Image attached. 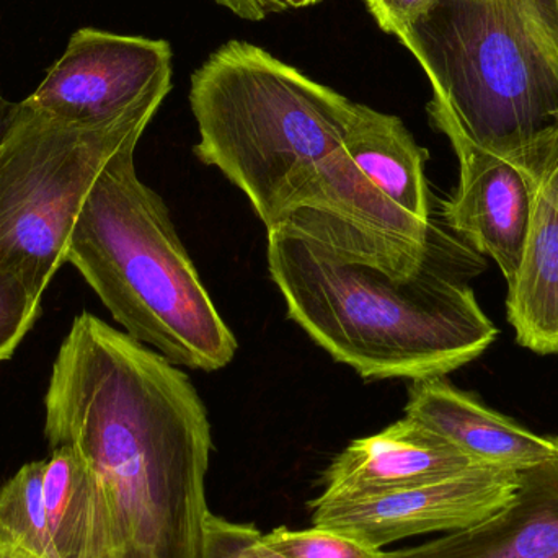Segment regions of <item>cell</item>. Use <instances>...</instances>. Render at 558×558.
<instances>
[{
	"mask_svg": "<svg viewBox=\"0 0 558 558\" xmlns=\"http://www.w3.org/2000/svg\"><path fill=\"white\" fill-rule=\"evenodd\" d=\"M268 268L289 317L366 380L448 376L498 337L472 289L429 257L413 277L396 278L275 228Z\"/></svg>",
	"mask_w": 558,
	"mask_h": 558,
	"instance_id": "obj_1",
	"label": "cell"
},
{
	"mask_svg": "<svg viewBox=\"0 0 558 558\" xmlns=\"http://www.w3.org/2000/svg\"><path fill=\"white\" fill-rule=\"evenodd\" d=\"M397 39L428 75L446 136L505 156L558 140V0H438Z\"/></svg>",
	"mask_w": 558,
	"mask_h": 558,
	"instance_id": "obj_2",
	"label": "cell"
},
{
	"mask_svg": "<svg viewBox=\"0 0 558 558\" xmlns=\"http://www.w3.org/2000/svg\"><path fill=\"white\" fill-rule=\"evenodd\" d=\"M137 146L101 170L71 238V264L124 333L175 366L222 369L238 340L209 298L163 199L141 182Z\"/></svg>",
	"mask_w": 558,
	"mask_h": 558,
	"instance_id": "obj_3",
	"label": "cell"
},
{
	"mask_svg": "<svg viewBox=\"0 0 558 558\" xmlns=\"http://www.w3.org/2000/svg\"><path fill=\"white\" fill-rule=\"evenodd\" d=\"M190 105L196 157L247 196L267 231L298 211L360 108L244 41L221 46L193 74Z\"/></svg>",
	"mask_w": 558,
	"mask_h": 558,
	"instance_id": "obj_4",
	"label": "cell"
},
{
	"mask_svg": "<svg viewBox=\"0 0 558 558\" xmlns=\"http://www.w3.org/2000/svg\"><path fill=\"white\" fill-rule=\"evenodd\" d=\"M166 98L100 124L56 120L0 90V277L41 299L101 170L137 146Z\"/></svg>",
	"mask_w": 558,
	"mask_h": 558,
	"instance_id": "obj_5",
	"label": "cell"
},
{
	"mask_svg": "<svg viewBox=\"0 0 558 558\" xmlns=\"http://www.w3.org/2000/svg\"><path fill=\"white\" fill-rule=\"evenodd\" d=\"M426 160L400 118L360 104L315 185L312 231L335 251L387 270L422 267L432 248Z\"/></svg>",
	"mask_w": 558,
	"mask_h": 558,
	"instance_id": "obj_6",
	"label": "cell"
},
{
	"mask_svg": "<svg viewBox=\"0 0 558 558\" xmlns=\"http://www.w3.org/2000/svg\"><path fill=\"white\" fill-rule=\"evenodd\" d=\"M169 43L81 28L46 72L29 107L71 124L114 120L172 90Z\"/></svg>",
	"mask_w": 558,
	"mask_h": 558,
	"instance_id": "obj_7",
	"label": "cell"
},
{
	"mask_svg": "<svg viewBox=\"0 0 558 558\" xmlns=\"http://www.w3.org/2000/svg\"><path fill=\"white\" fill-rule=\"evenodd\" d=\"M517 488L518 472L475 465L415 487L351 497L320 495L308 507L312 526L383 550L407 537L451 533L487 520L513 500Z\"/></svg>",
	"mask_w": 558,
	"mask_h": 558,
	"instance_id": "obj_8",
	"label": "cell"
},
{
	"mask_svg": "<svg viewBox=\"0 0 558 558\" xmlns=\"http://www.w3.org/2000/svg\"><path fill=\"white\" fill-rule=\"evenodd\" d=\"M446 137L459 159V185L442 211L446 225L478 254L494 258L511 284L530 234L537 163L553 144L537 153L505 156L456 134Z\"/></svg>",
	"mask_w": 558,
	"mask_h": 558,
	"instance_id": "obj_9",
	"label": "cell"
},
{
	"mask_svg": "<svg viewBox=\"0 0 558 558\" xmlns=\"http://www.w3.org/2000/svg\"><path fill=\"white\" fill-rule=\"evenodd\" d=\"M405 416L488 468L521 472L558 456V438L536 435L488 409L446 376L412 380Z\"/></svg>",
	"mask_w": 558,
	"mask_h": 558,
	"instance_id": "obj_10",
	"label": "cell"
},
{
	"mask_svg": "<svg viewBox=\"0 0 558 558\" xmlns=\"http://www.w3.org/2000/svg\"><path fill=\"white\" fill-rule=\"evenodd\" d=\"M477 462L451 442L403 416L376 435L354 439L324 472L327 497L376 494L442 481Z\"/></svg>",
	"mask_w": 558,
	"mask_h": 558,
	"instance_id": "obj_11",
	"label": "cell"
},
{
	"mask_svg": "<svg viewBox=\"0 0 558 558\" xmlns=\"http://www.w3.org/2000/svg\"><path fill=\"white\" fill-rule=\"evenodd\" d=\"M383 558H558V456L518 472L513 500L487 520Z\"/></svg>",
	"mask_w": 558,
	"mask_h": 558,
	"instance_id": "obj_12",
	"label": "cell"
},
{
	"mask_svg": "<svg viewBox=\"0 0 558 558\" xmlns=\"http://www.w3.org/2000/svg\"><path fill=\"white\" fill-rule=\"evenodd\" d=\"M507 311L521 347L558 354V141L537 163L530 234Z\"/></svg>",
	"mask_w": 558,
	"mask_h": 558,
	"instance_id": "obj_13",
	"label": "cell"
},
{
	"mask_svg": "<svg viewBox=\"0 0 558 558\" xmlns=\"http://www.w3.org/2000/svg\"><path fill=\"white\" fill-rule=\"evenodd\" d=\"M43 501L56 558H111L97 484L69 446L52 449L43 461Z\"/></svg>",
	"mask_w": 558,
	"mask_h": 558,
	"instance_id": "obj_14",
	"label": "cell"
},
{
	"mask_svg": "<svg viewBox=\"0 0 558 558\" xmlns=\"http://www.w3.org/2000/svg\"><path fill=\"white\" fill-rule=\"evenodd\" d=\"M0 547L25 558H56L46 530L43 461L23 465L0 490Z\"/></svg>",
	"mask_w": 558,
	"mask_h": 558,
	"instance_id": "obj_15",
	"label": "cell"
},
{
	"mask_svg": "<svg viewBox=\"0 0 558 558\" xmlns=\"http://www.w3.org/2000/svg\"><path fill=\"white\" fill-rule=\"evenodd\" d=\"M262 544L274 558H383L384 550L335 531L278 527L262 533Z\"/></svg>",
	"mask_w": 558,
	"mask_h": 558,
	"instance_id": "obj_16",
	"label": "cell"
},
{
	"mask_svg": "<svg viewBox=\"0 0 558 558\" xmlns=\"http://www.w3.org/2000/svg\"><path fill=\"white\" fill-rule=\"evenodd\" d=\"M41 315V299L15 279L0 277V363L10 360Z\"/></svg>",
	"mask_w": 558,
	"mask_h": 558,
	"instance_id": "obj_17",
	"label": "cell"
},
{
	"mask_svg": "<svg viewBox=\"0 0 558 558\" xmlns=\"http://www.w3.org/2000/svg\"><path fill=\"white\" fill-rule=\"evenodd\" d=\"M203 558H274L262 544V531L209 514Z\"/></svg>",
	"mask_w": 558,
	"mask_h": 558,
	"instance_id": "obj_18",
	"label": "cell"
},
{
	"mask_svg": "<svg viewBox=\"0 0 558 558\" xmlns=\"http://www.w3.org/2000/svg\"><path fill=\"white\" fill-rule=\"evenodd\" d=\"M383 32L400 36L433 9L438 0H364Z\"/></svg>",
	"mask_w": 558,
	"mask_h": 558,
	"instance_id": "obj_19",
	"label": "cell"
},
{
	"mask_svg": "<svg viewBox=\"0 0 558 558\" xmlns=\"http://www.w3.org/2000/svg\"><path fill=\"white\" fill-rule=\"evenodd\" d=\"M215 2L234 13L235 16H241L242 20L260 22L275 13L304 9L322 0H215Z\"/></svg>",
	"mask_w": 558,
	"mask_h": 558,
	"instance_id": "obj_20",
	"label": "cell"
},
{
	"mask_svg": "<svg viewBox=\"0 0 558 558\" xmlns=\"http://www.w3.org/2000/svg\"><path fill=\"white\" fill-rule=\"evenodd\" d=\"M0 558H25V557L20 556V554L13 553V550L2 549V547H0Z\"/></svg>",
	"mask_w": 558,
	"mask_h": 558,
	"instance_id": "obj_21",
	"label": "cell"
}]
</instances>
